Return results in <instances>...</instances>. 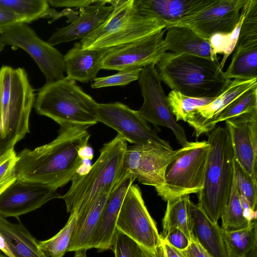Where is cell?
Masks as SVG:
<instances>
[{
	"label": "cell",
	"mask_w": 257,
	"mask_h": 257,
	"mask_svg": "<svg viewBox=\"0 0 257 257\" xmlns=\"http://www.w3.org/2000/svg\"><path fill=\"white\" fill-rule=\"evenodd\" d=\"M182 252L186 257H213L192 236L188 247Z\"/></svg>",
	"instance_id": "cell-42"
},
{
	"label": "cell",
	"mask_w": 257,
	"mask_h": 257,
	"mask_svg": "<svg viewBox=\"0 0 257 257\" xmlns=\"http://www.w3.org/2000/svg\"><path fill=\"white\" fill-rule=\"evenodd\" d=\"M61 197L53 188L17 178L0 195V215L18 218L53 199Z\"/></svg>",
	"instance_id": "cell-16"
},
{
	"label": "cell",
	"mask_w": 257,
	"mask_h": 257,
	"mask_svg": "<svg viewBox=\"0 0 257 257\" xmlns=\"http://www.w3.org/2000/svg\"><path fill=\"white\" fill-rule=\"evenodd\" d=\"M233 182L239 195L245 198L251 208L256 211L257 181L253 180L235 159Z\"/></svg>",
	"instance_id": "cell-37"
},
{
	"label": "cell",
	"mask_w": 257,
	"mask_h": 257,
	"mask_svg": "<svg viewBox=\"0 0 257 257\" xmlns=\"http://www.w3.org/2000/svg\"><path fill=\"white\" fill-rule=\"evenodd\" d=\"M98 1L88 0H48L49 5L54 7L82 8L96 3Z\"/></svg>",
	"instance_id": "cell-44"
},
{
	"label": "cell",
	"mask_w": 257,
	"mask_h": 257,
	"mask_svg": "<svg viewBox=\"0 0 257 257\" xmlns=\"http://www.w3.org/2000/svg\"><path fill=\"white\" fill-rule=\"evenodd\" d=\"M35 94L22 68H0V122L2 137L13 145L29 133V118Z\"/></svg>",
	"instance_id": "cell-7"
},
{
	"label": "cell",
	"mask_w": 257,
	"mask_h": 257,
	"mask_svg": "<svg viewBox=\"0 0 257 257\" xmlns=\"http://www.w3.org/2000/svg\"><path fill=\"white\" fill-rule=\"evenodd\" d=\"M161 237L169 244L181 251L185 249L190 242V239L185 233L177 228H170L165 235Z\"/></svg>",
	"instance_id": "cell-41"
},
{
	"label": "cell",
	"mask_w": 257,
	"mask_h": 257,
	"mask_svg": "<svg viewBox=\"0 0 257 257\" xmlns=\"http://www.w3.org/2000/svg\"><path fill=\"white\" fill-rule=\"evenodd\" d=\"M115 257H141V247L132 238L116 229L111 246Z\"/></svg>",
	"instance_id": "cell-39"
},
{
	"label": "cell",
	"mask_w": 257,
	"mask_h": 257,
	"mask_svg": "<svg viewBox=\"0 0 257 257\" xmlns=\"http://www.w3.org/2000/svg\"><path fill=\"white\" fill-rule=\"evenodd\" d=\"M89 127L60 126L50 143L17 155L18 178L41 184L56 190L71 181L84 165L88 147Z\"/></svg>",
	"instance_id": "cell-1"
},
{
	"label": "cell",
	"mask_w": 257,
	"mask_h": 257,
	"mask_svg": "<svg viewBox=\"0 0 257 257\" xmlns=\"http://www.w3.org/2000/svg\"><path fill=\"white\" fill-rule=\"evenodd\" d=\"M164 29L125 44L106 49L101 69L121 71L156 64L167 52Z\"/></svg>",
	"instance_id": "cell-14"
},
{
	"label": "cell",
	"mask_w": 257,
	"mask_h": 257,
	"mask_svg": "<svg viewBox=\"0 0 257 257\" xmlns=\"http://www.w3.org/2000/svg\"><path fill=\"white\" fill-rule=\"evenodd\" d=\"M141 257H153V253L141 247Z\"/></svg>",
	"instance_id": "cell-49"
},
{
	"label": "cell",
	"mask_w": 257,
	"mask_h": 257,
	"mask_svg": "<svg viewBox=\"0 0 257 257\" xmlns=\"http://www.w3.org/2000/svg\"><path fill=\"white\" fill-rule=\"evenodd\" d=\"M240 200L245 217L250 222L256 219V211L250 207L247 201L243 196L239 195Z\"/></svg>",
	"instance_id": "cell-46"
},
{
	"label": "cell",
	"mask_w": 257,
	"mask_h": 257,
	"mask_svg": "<svg viewBox=\"0 0 257 257\" xmlns=\"http://www.w3.org/2000/svg\"><path fill=\"white\" fill-rule=\"evenodd\" d=\"M106 49L82 48L80 42H76L64 56L67 79L83 83L96 78L100 69Z\"/></svg>",
	"instance_id": "cell-23"
},
{
	"label": "cell",
	"mask_w": 257,
	"mask_h": 257,
	"mask_svg": "<svg viewBox=\"0 0 257 257\" xmlns=\"http://www.w3.org/2000/svg\"><path fill=\"white\" fill-rule=\"evenodd\" d=\"M247 0H214L202 11L167 25L185 26L209 40L218 33H231L240 19L241 11Z\"/></svg>",
	"instance_id": "cell-15"
},
{
	"label": "cell",
	"mask_w": 257,
	"mask_h": 257,
	"mask_svg": "<svg viewBox=\"0 0 257 257\" xmlns=\"http://www.w3.org/2000/svg\"><path fill=\"white\" fill-rule=\"evenodd\" d=\"M222 236L227 257H256V220L244 228L233 230L222 229Z\"/></svg>",
	"instance_id": "cell-27"
},
{
	"label": "cell",
	"mask_w": 257,
	"mask_h": 257,
	"mask_svg": "<svg viewBox=\"0 0 257 257\" xmlns=\"http://www.w3.org/2000/svg\"><path fill=\"white\" fill-rule=\"evenodd\" d=\"M5 46L0 42V52H1L4 48Z\"/></svg>",
	"instance_id": "cell-51"
},
{
	"label": "cell",
	"mask_w": 257,
	"mask_h": 257,
	"mask_svg": "<svg viewBox=\"0 0 257 257\" xmlns=\"http://www.w3.org/2000/svg\"><path fill=\"white\" fill-rule=\"evenodd\" d=\"M0 6L19 16L26 24L44 17L49 9L46 0H0Z\"/></svg>",
	"instance_id": "cell-31"
},
{
	"label": "cell",
	"mask_w": 257,
	"mask_h": 257,
	"mask_svg": "<svg viewBox=\"0 0 257 257\" xmlns=\"http://www.w3.org/2000/svg\"><path fill=\"white\" fill-rule=\"evenodd\" d=\"M0 42L19 47L33 59L44 74L46 82L64 78V57L47 42L42 40L27 24L21 23L0 32Z\"/></svg>",
	"instance_id": "cell-10"
},
{
	"label": "cell",
	"mask_w": 257,
	"mask_h": 257,
	"mask_svg": "<svg viewBox=\"0 0 257 257\" xmlns=\"http://www.w3.org/2000/svg\"><path fill=\"white\" fill-rule=\"evenodd\" d=\"M188 212L191 236L213 257H227L222 229L218 223L213 222L199 204H195L190 199Z\"/></svg>",
	"instance_id": "cell-21"
},
{
	"label": "cell",
	"mask_w": 257,
	"mask_h": 257,
	"mask_svg": "<svg viewBox=\"0 0 257 257\" xmlns=\"http://www.w3.org/2000/svg\"><path fill=\"white\" fill-rule=\"evenodd\" d=\"M0 250L8 257H15L8 247L4 238L0 233Z\"/></svg>",
	"instance_id": "cell-48"
},
{
	"label": "cell",
	"mask_w": 257,
	"mask_h": 257,
	"mask_svg": "<svg viewBox=\"0 0 257 257\" xmlns=\"http://www.w3.org/2000/svg\"><path fill=\"white\" fill-rule=\"evenodd\" d=\"M234 159L257 181V109L225 121Z\"/></svg>",
	"instance_id": "cell-17"
},
{
	"label": "cell",
	"mask_w": 257,
	"mask_h": 257,
	"mask_svg": "<svg viewBox=\"0 0 257 257\" xmlns=\"http://www.w3.org/2000/svg\"><path fill=\"white\" fill-rule=\"evenodd\" d=\"M241 12L242 21L235 49L257 45V0H247Z\"/></svg>",
	"instance_id": "cell-35"
},
{
	"label": "cell",
	"mask_w": 257,
	"mask_h": 257,
	"mask_svg": "<svg viewBox=\"0 0 257 257\" xmlns=\"http://www.w3.org/2000/svg\"><path fill=\"white\" fill-rule=\"evenodd\" d=\"M209 145L207 141L194 145L176 158L168 166L163 184L156 191L165 201L190 194H198L204 184Z\"/></svg>",
	"instance_id": "cell-8"
},
{
	"label": "cell",
	"mask_w": 257,
	"mask_h": 257,
	"mask_svg": "<svg viewBox=\"0 0 257 257\" xmlns=\"http://www.w3.org/2000/svg\"><path fill=\"white\" fill-rule=\"evenodd\" d=\"M21 23H24L21 18L0 6V32Z\"/></svg>",
	"instance_id": "cell-43"
},
{
	"label": "cell",
	"mask_w": 257,
	"mask_h": 257,
	"mask_svg": "<svg viewBox=\"0 0 257 257\" xmlns=\"http://www.w3.org/2000/svg\"><path fill=\"white\" fill-rule=\"evenodd\" d=\"M166 29L167 32L164 41L167 51L213 60L209 41L191 28L185 26H171Z\"/></svg>",
	"instance_id": "cell-25"
},
{
	"label": "cell",
	"mask_w": 257,
	"mask_h": 257,
	"mask_svg": "<svg viewBox=\"0 0 257 257\" xmlns=\"http://www.w3.org/2000/svg\"><path fill=\"white\" fill-rule=\"evenodd\" d=\"M95 112L98 122L114 130L126 142L173 149L168 141L158 136L137 110L121 102L97 103Z\"/></svg>",
	"instance_id": "cell-13"
},
{
	"label": "cell",
	"mask_w": 257,
	"mask_h": 257,
	"mask_svg": "<svg viewBox=\"0 0 257 257\" xmlns=\"http://www.w3.org/2000/svg\"><path fill=\"white\" fill-rule=\"evenodd\" d=\"M189 195L167 201L165 215L162 219L164 236L171 228H177L182 230L190 240L191 233L189 226L188 205Z\"/></svg>",
	"instance_id": "cell-29"
},
{
	"label": "cell",
	"mask_w": 257,
	"mask_h": 257,
	"mask_svg": "<svg viewBox=\"0 0 257 257\" xmlns=\"http://www.w3.org/2000/svg\"><path fill=\"white\" fill-rule=\"evenodd\" d=\"M86 250H81L75 251L74 257H86Z\"/></svg>",
	"instance_id": "cell-50"
},
{
	"label": "cell",
	"mask_w": 257,
	"mask_h": 257,
	"mask_svg": "<svg viewBox=\"0 0 257 257\" xmlns=\"http://www.w3.org/2000/svg\"><path fill=\"white\" fill-rule=\"evenodd\" d=\"M2 125L0 122V159L6 156L11 150L14 149L15 145L2 137Z\"/></svg>",
	"instance_id": "cell-47"
},
{
	"label": "cell",
	"mask_w": 257,
	"mask_h": 257,
	"mask_svg": "<svg viewBox=\"0 0 257 257\" xmlns=\"http://www.w3.org/2000/svg\"><path fill=\"white\" fill-rule=\"evenodd\" d=\"M167 97L177 121L183 120L185 122L191 113L208 105L216 97H192L172 90Z\"/></svg>",
	"instance_id": "cell-33"
},
{
	"label": "cell",
	"mask_w": 257,
	"mask_h": 257,
	"mask_svg": "<svg viewBox=\"0 0 257 257\" xmlns=\"http://www.w3.org/2000/svg\"><path fill=\"white\" fill-rule=\"evenodd\" d=\"M257 86V79H234L225 90L208 105L196 110L188 116L187 122L194 130L197 138L208 133L211 120L232 101L250 88Z\"/></svg>",
	"instance_id": "cell-20"
},
{
	"label": "cell",
	"mask_w": 257,
	"mask_h": 257,
	"mask_svg": "<svg viewBox=\"0 0 257 257\" xmlns=\"http://www.w3.org/2000/svg\"><path fill=\"white\" fill-rule=\"evenodd\" d=\"M209 145L199 204L214 223H218L229 200L233 181L234 156L229 134L221 126L208 135Z\"/></svg>",
	"instance_id": "cell-4"
},
{
	"label": "cell",
	"mask_w": 257,
	"mask_h": 257,
	"mask_svg": "<svg viewBox=\"0 0 257 257\" xmlns=\"http://www.w3.org/2000/svg\"><path fill=\"white\" fill-rule=\"evenodd\" d=\"M218 59L166 52L155 65L160 77L172 90L195 98L216 97L230 84Z\"/></svg>",
	"instance_id": "cell-2"
},
{
	"label": "cell",
	"mask_w": 257,
	"mask_h": 257,
	"mask_svg": "<svg viewBox=\"0 0 257 257\" xmlns=\"http://www.w3.org/2000/svg\"><path fill=\"white\" fill-rule=\"evenodd\" d=\"M195 142H188L176 150L150 145H133L127 147L123 172L140 183L156 188L161 186L169 165L178 156L191 148Z\"/></svg>",
	"instance_id": "cell-9"
},
{
	"label": "cell",
	"mask_w": 257,
	"mask_h": 257,
	"mask_svg": "<svg viewBox=\"0 0 257 257\" xmlns=\"http://www.w3.org/2000/svg\"><path fill=\"white\" fill-rule=\"evenodd\" d=\"M12 150H13V149H12ZM8 153L6 156H5L3 158H2V159H0V163H1V162H2V161H3V160L5 158H6V157L7 156V155L8 154Z\"/></svg>",
	"instance_id": "cell-52"
},
{
	"label": "cell",
	"mask_w": 257,
	"mask_h": 257,
	"mask_svg": "<svg viewBox=\"0 0 257 257\" xmlns=\"http://www.w3.org/2000/svg\"><path fill=\"white\" fill-rule=\"evenodd\" d=\"M243 15L241 12L240 18L234 30L230 33H218L212 35L208 40L211 48L212 59H218L217 54L223 55L220 67L222 69L225 63L231 53L233 52L238 39L242 21Z\"/></svg>",
	"instance_id": "cell-36"
},
{
	"label": "cell",
	"mask_w": 257,
	"mask_h": 257,
	"mask_svg": "<svg viewBox=\"0 0 257 257\" xmlns=\"http://www.w3.org/2000/svg\"><path fill=\"white\" fill-rule=\"evenodd\" d=\"M116 227L153 254L156 253L161 244V236L137 185L132 184L124 197Z\"/></svg>",
	"instance_id": "cell-11"
},
{
	"label": "cell",
	"mask_w": 257,
	"mask_h": 257,
	"mask_svg": "<svg viewBox=\"0 0 257 257\" xmlns=\"http://www.w3.org/2000/svg\"><path fill=\"white\" fill-rule=\"evenodd\" d=\"M126 142L119 135L104 144L98 158L86 172L77 173L71 180L70 188L61 196L67 212H80L95 196L112 191L123 171Z\"/></svg>",
	"instance_id": "cell-3"
},
{
	"label": "cell",
	"mask_w": 257,
	"mask_h": 257,
	"mask_svg": "<svg viewBox=\"0 0 257 257\" xmlns=\"http://www.w3.org/2000/svg\"><path fill=\"white\" fill-rule=\"evenodd\" d=\"M231 62L224 72L230 79H257V45L234 49Z\"/></svg>",
	"instance_id": "cell-28"
},
{
	"label": "cell",
	"mask_w": 257,
	"mask_h": 257,
	"mask_svg": "<svg viewBox=\"0 0 257 257\" xmlns=\"http://www.w3.org/2000/svg\"><path fill=\"white\" fill-rule=\"evenodd\" d=\"M97 104L75 81L64 77L46 82L40 88L34 105L39 114L50 118L60 126L89 127L98 122Z\"/></svg>",
	"instance_id": "cell-6"
},
{
	"label": "cell",
	"mask_w": 257,
	"mask_h": 257,
	"mask_svg": "<svg viewBox=\"0 0 257 257\" xmlns=\"http://www.w3.org/2000/svg\"><path fill=\"white\" fill-rule=\"evenodd\" d=\"M76 220V214H70L65 225L55 235L38 241L39 248L47 257H63L67 252Z\"/></svg>",
	"instance_id": "cell-32"
},
{
	"label": "cell",
	"mask_w": 257,
	"mask_h": 257,
	"mask_svg": "<svg viewBox=\"0 0 257 257\" xmlns=\"http://www.w3.org/2000/svg\"><path fill=\"white\" fill-rule=\"evenodd\" d=\"M110 193H101L77 214L67 251L87 250Z\"/></svg>",
	"instance_id": "cell-24"
},
{
	"label": "cell",
	"mask_w": 257,
	"mask_h": 257,
	"mask_svg": "<svg viewBox=\"0 0 257 257\" xmlns=\"http://www.w3.org/2000/svg\"><path fill=\"white\" fill-rule=\"evenodd\" d=\"M138 80L144 98L142 106L137 110L139 114L155 125L170 129L178 143L185 146L188 143L185 131L172 113L155 64L144 67Z\"/></svg>",
	"instance_id": "cell-12"
},
{
	"label": "cell",
	"mask_w": 257,
	"mask_h": 257,
	"mask_svg": "<svg viewBox=\"0 0 257 257\" xmlns=\"http://www.w3.org/2000/svg\"><path fill=\"white\" fill-rule=\"evenodd\" d=\"M113 7L107 19L81 39L82 48L104 50L135 41L166 28L160 19L137 9L134 0L107 1Z\"/></svg>",
	"instance_id": "cell-5"
},
{
	"label": "cell",
	"mask_w": 257,
	"mask_h": 257,
	"mask_svg": "<svg viewBox=\"0 0 257 257\" xmlns=\"http://www.w3.org/2000/svg\"><path fill=\"white\" fill-rule=\"evenodd\" d=\"M0 233L15 257H47L20 220L13 223L0 215Z\"/></svg>",
	"instance_id": "cell-26"
},
{
	"label": "cell",
	"mask_w": 257,
	"mask_h": 257,
	"mask_svg": "<svg viewBox=\"0 0 257 257\" xmlns=\"http://www.w3.org/2000/svg\"><path fill=\"white\" fill-rule=\"evenodd\" d=\"M143 68H134L119 71L112 75L97 77L91 83L92 88H100L112 86H124L139 79Z\"/></svg>",
	"instance_id": "cell-38"
},
{
	"label": "cell",
	"mask_w": 257,
	"mask_h": 257,
	"mask_svg": "<svg viewBox=\"0 0 257 257\" xmlns=\"http://www.w3.org/2000/svg\"><path fill=\"white\" fill-rule=\"evenodd\" d=\"M107 1L99 0L87 7L80 8L78 18L65 27L57 29L47 42L52 46L82 39L99 27L113 10L106 6Z\"/></svg>",
	"instance_id": "cell-19"
},
{
	"label": "cell",
	"mask_w": 257,
	"mask_h": 257,
	"mask_svg": "<svg viewBox=\"0 0 257 257\" xmlns=\"http://www.w3.org/2000/svg\"><path fill=\"white\" fill-rule=\"evenodd\" d=\"M155 254L157 257H186L182 251L169 244L162 237L161 244Z\"/></svg>",
	"instance_id": "cell-45"
},
{
	"label": "cell",
	"mask_w": 257,
	"mask_h": 257,
	"mask_svg": "<svg viewBox=\"0 0 257 257\" xmlns=\"http://www.w3.org/2000/svg\"><path fill=\"white\" fill-rule=\"evenodd\" d=\"M214 0H134L136 8L154 16L167 25L196 14Z\"/></svg>",
	"instance_id": "cell-22"
},
{
	"label": "cell",
	"mask_w": 257,
	"mask_h": 257,
	"mask_svg": "<svg viewBox=\"0 0 257 257\" xmlns=\"http://www.w3.org/2000/svg\"><path fill=\"white\" fill-rule=\"evenodd\" d=\"M17 155L13 149L0 163V195L17 178Z\"/></svg>",
	"instance_id": "cell-40"
},
{
	"label": "cell",
	"mask_w": 257,
	"mask_h": 257,
	"mask_svg": "<svg viewBox=\"0 0 257 257\" xmlns=\"http://www.w3.org/2000/svg\"><path fill=\"white\" fill-rule=\"evenodd\" d=\"M221 219V228L224 230L244 228L251 223L244 215L239 195L233 181L230 197L224 209Z\"/></svg>",
	"instance_id": "cell-34"
},
{
	"label": "cell",
	"mask_w": 257,
	"mask_h": 257,
	"mask_svg": "<svg viewBox=\"0 0 257 257\" xmlns=\"http://www.w3.org/2000/svg\"><path fill=\"white\" fill-rule=\"evenodd\" d=\"M257 109V86L247 90L237 97L210 121L208 133L211 132L218 122Z\"/></svg>",
	"instance_id": "cell-30"
},
{
	"label": "cell",
	"mask_w": 257,
	"mask_h": 257,
	"mask_svg": "<svg viewBox=\"0 0 257 257\" xmlns=\"http://www.w3.org/2000/svg\"><path fill=\"white\" fill-rule=\"evenodd\" d=\"M135 180L134 177L122 171L119 182L109 195L88 249L95 248L102 251L111 249L122 202Z\"/></svg>",
	"instance_id": "cell-18"
}]
</instances>
